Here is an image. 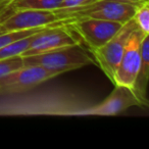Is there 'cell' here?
Wrapping results in <instances>:
<instances>
[{
	"mask_svg": "<svg viewBox=\"0 0 149 149\" xmlns=\"http://www.w3.org/2000/svg\"><path fill=\"white\" fill-rule=\"evenodd\" d=\"M138 4L116 0H94L83 6L70 9H54L59 15L60 25L78 19H99L126 24L133 19Z\"/></svg>",
	"mask_w": 149,
	"mask_h": 149,
	"instance_id": "6da1fadb",
	"label": "cell"
},
{
	"mask_svg": "<svg viewBox=\"0 0 149 149\" xmlns=\"http://www.w3.org/2000/svg\"><path fill=\"white\" fill-rule=\"evenodd\" d=\"M23 60L24 65H39L59 74L94 62L92 56L82 47L81 43L41 54L26 56L23 57Z\"/></svg>",
	"mask_w": 149,
	"mask_h": 149,
	"instance_id": "7a4b0ae2",
	"label": "cell"
},
{
	"mask_svg": "<svg viewBox=\"0 0 149 149\" xmlns=\"http://www.w3.org/2000/svg\"><path fill=\"white\" fill-rule=\"evenodd\" d=\"M64 25L77 34L88 46L89 50L97 49L107 43L123 27L118 22L105 21L99 19H78L63 23Z\"/></svg>",
	"mask_w": 149,
	"mask_h": 149,
	"instance_id": "3957f363",
	"label": "cell"
},
{
	"mask_svg": "<svg viewBox=\"0 0 149 149\" xmlns=\"http://www.w3.org/2000/svg\"><path fill=\"white\" fill-rule=\"evenodd\" d=\"M135 29H137V26L135 21L132 19L124 24L120 31L107 43L100 48L90 50L94 57V61H96V63L112 83L116 70L124 53L127 41Z\"/></svg>",
	"mask_w": 149,
	"mask_h": 149,
	"instance_id": "277c9868",
	"label": "cell"
},
{
	"mask_svg": "<svg viewBox=\"0 0 149 149\" xmlns=\"http://www.w3.org/2000/svg\"><path fill=\"white\" fill-rule=\"evenodd\" d=\"M57 76H59L58 72L46 70L42 66L24 65L0 78V94L27 92Z\"/></svg>",
	"mask_w": 149,
	"mask_h": 149,
	"instance_id": "5b68a950",
	"label": "cell"
},
{
	"mask_svg": "<svg viewBox=\"0 0 149 149\" xmlns=\"http://www.w3.org/2000/svg\"><path fill=\"white\" fill-rule=\"evenodd\" d=\"M74 33L64 25H53L47 29L42 30L33 36L27 50L21 54L22 57L41 54L44 52L55 50L58 48L66 47L79 44Z\"/></svg>",
	"mask_w": 149,
	"mask_h": 149,
	"instance_id": "8992f818",
	"label": "cell"
},
{
	"mask_svg": "<svg viewBox=\"0 0 149 149\" xmlns=\"http://www.w3.org/2000/svg\"><path fill=\"white\" fill-rule=\"evenodd\" d=\"M145 34L135 29L129 37L124 53L116 70L113 78L114 85L126 86L132 89L140 66V43Z\"/></svg>",
	"mask_w": 149,
	"mask_h": 149,
	"instance_id": "52a82bcc",
	"label": "cell"
},
{
	"mask_svg": "<svg viewBox=\"0 0 149 149\" xmlns=\"http://www.w3.org/2000/svg\"><path fill=\"white\" fill-rule=\"evenodd\" d=\"M132 106H142L134 91L126 86L116 85L113 91L97 105L85 107L81 116H116Z\"/></svg>",
	"mask_w": 149,
	"mask_h": 149,
	"instance_id": "ba28073f",
	"label": "cell"
},
{
	"mask_svg": "<svg viewBox=\"0 0 149 149\" xmlns=\"http://www.w3.org/2000/svg\"><path fill=\"white\" fill-rule=\"evenodd\" d=\"M140 66L132 90L140 101L141 105L148 106L147 85L149 79V34H145L140 43Z\"/></svg>",
	"mask_w": 149,
	"mask_h": 149,
	"instance_id": "9c48e42d",
	"label": "cell"
},
{
	"mask_svg": "<svg viewBox=\"0 0 149 149\" xmlns=\"http://www.w3.org/2000/svg\"><path fill=\"white\" fill-rule=\"evenodd\" d=\"M62 0H10L7 7L10 10H54L59 8Z\"/></svg>",
	"mask_w": 149,
	"mask_h": 149,
	"instance_id": "30bf717a",
	"label": "cell"
},
{
	"mask_svg": "<svg viewBox=\"0 0 149 149\" xmlns=\"http://www.w3.org/2000/svg\"><path fill=\"white\" fill-rule=\"evenodd\" d=\"M34 35L23 38V39H19L17 41H15L13 43L8 44V45L3 46L2 48H0V59H5V58L13 57V56L15 55H21L29 47Z\"/></svg>",
	"mask_w": 149,
	"mask_h": 149,
	"instance_id": "8fae6325",
	"label": "cell"
},
{
	"mask_svg": "<svg viewBox=\"0 0 149 149\" xmlns=\"http://www.w3.org/2000/svg\"><path fill=\"white\" fill-rule=\"evenodd\" d=\"M53 26V25H51ZM51 26H47V27H40L35 28V29H29V30H22V31H13V32H6V33L0 34V48H2L3 46H6L8 44L13 43L15 41H17L23 38L29 37L31 35L38 33V32L42 31V30L47 29L48 27Z\"/></svg>",
	"mask_w": 149,
	"mask_h": 149,
	"instance_id": "7c38bea8",
	"label": "cell"
},
{
	"mask_svg": "<svg viewBox=\"0 0 149 149\" xmlns=\"http://www.w3.org/2000/svg\"><path fill=\"white\" fill-rule=\"evenodd\" d=\"M133 19L142 34H149V2L148 0L138 5Z\"/></svg>",
	"mask_w": 149,
	"mask_h": 149,
	"instance_id": "4fadbf2b",
	"label": "cell"
},
{
	"mask_svg": "<svg viewBox=\"0 0 149 149\" xmlns=\"http://www.w3.org/2000/svg\"><path fill=\"white\" fill-rule=\"evenodd\" d=\"M22 66H24V60L21 55L0 59V78L4 77L13 70H19Z\"/></svg>",
	"mask_w": 149,
	"mask_h": 149,
	"instance_id": "5bb4252c",
	"label": "cell"
},
{
	"mask_svg": "<svg viewBox=\"0 0 149 149\" xmlns=\"http://www.w3.org/2000/svg\"><path fill=\"white\" fill-rule=\"evenodd\" d=\"M94 0H62L59 9H70L76 8V7L83 6L88 3L92 2Z\"/></svg>",
	"mask_w": 149,
	"mask_h": 149,
	"instance_id": "9a60e30c",
	"label": "cell"
},
{
	"mask_svg": "<svg viewBox=\"0 0 149 149\" xmlns=\"http://www.w3.org/2000/svg\"><path fill=\"white\" fill-rule=\"evenodd\" d=\"M116 1H120V2L125 3H132V4H141L142 2L146 1V0H116Z\"/></svg>",
	"mask_w": 149,
	"mask_h": 149,
	"instance_id": "2e32d148",
	"label": "cell"
},
{
	"mask_svg": "<svg viewBox=\"0 0 149 149\" xmlns=\"http://www.w3.org/2000/svg\"><path fill=\"white\" fill-rule=\"evenodd\" d=\"M10 1V0H9ZM8 1V2H9ZM7 2V3H8ZM7 3H5V4H1L0 5V17H2L3 15H4L5 13H6V9H7Z\"/></svg>",
	"mask_w": 149,
	"mask_h": 149,
	"instance_id": "e0dca14e",
	"label": "cell"
},
{
	"mask_svg": "<svg viewBox=\"0 0 149 149\" xmlns=\"http://www.w3.org/2000/svg\"><path fill=\"white\" fill-rule=\"evenodd\" d=\"M8 1H9V0H0V5H1V4H5V3H7Z\"/></svg>",
	"mask_w": 149,
	"mask_h": 149,
	"instance_id": "ac0fdd59",
	"label": "cell"
}]
</instances>
